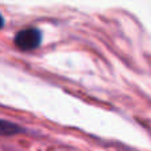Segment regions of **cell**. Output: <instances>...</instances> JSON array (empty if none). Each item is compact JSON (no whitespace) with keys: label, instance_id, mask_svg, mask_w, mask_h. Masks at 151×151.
Listing matches in <instances>:
<instances>
[{"label":"cell","instance_id":"3","mask_svg":"<svg viewBox=\"0 0 151 151\" xmlns=\"http://www.w3.org/2000/svg\"><path fill=\"white\" fill-rule=\"evenodd\" d=\"M3 25H4V19H3V16L0 15V29L3 28Z\"/></svg>","mask_w":151,"mask_h":151},{"label":"cell","instance_id":"1","mask_svg":"<svg viewBox=\"0 0 151 151\" xmlns=\"http://www.w3.org/2000/svg\"><path fill=\"white\" fill-rule=\"evenodd\" d=\"M41 32L37 28H27L17 32L15 36V45L19 49L28 52L33 50L41 44Z\"/></svg>","mask_w":151,"mask_h":151},{"label":"cell","instance_id":"2","mask_svg":"<svg viewBox=\"0 0 151 151\" xmlns=\"http://www.w3.org/2000/svg\"><path fill=\"white\" fill-rule=\"evenodd\" d=\"M21 131H23V129L19 125L9 122V121L0 119V135L9 137V135H15V134L21 133Z\"/></svg>","mask_w":151,"mask_h":151}]
</instances>
